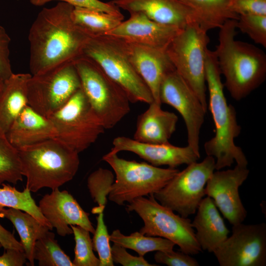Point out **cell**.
Returning <instances> with one entry per match:
<instances>
[{"label":"cell","instance_id":"cell-11","mask_svg":"<svg viewBox=\"0 0 266 266\" xmlns=\"http://www.w3.org/2000/svg\"><path fill=\"white\" fill-rule=\"evenodd\" d=\"M215 169V160L207 156L202 161L191 163L179 171L163 188L155 192V199L163 205L188 218L197 212L205 196L204 188Z\"/></svg>","mask_w":266,"mask_h":266},{"label":"cell","instance_id":"cell-34","mask_svg":"<svg viewBox=\"0 0 266 266\" xmlns=\"http://www.w3.org/2000/svg\"><path fill=\"white\" fill-rule=\"evenodd\" d=\"M103 211L99 213L97 227L92 239L93 250L98 252L100 266H113L111 257L110 238L107 227L103 220Z\"/></svg>","mask_w":266,"mask_h":266},{"label":"cell","instance_id":"cell-18","mask_svg":"<svg viewBox=\"0 0 266 266\" xmlns=\"http://www.w3.org/2000/svg\"><path fill=\"white\" fill-rule=\"evenodd\" d=\"M181 30L155 22L141 13H132L128 20L122 21L105 35L126 42L166 50Z\"/></svg>","mask_w":266,"mask_h":266},{"label":"cell","instance_id":"cell-23","mask_svg":"<svg viewBox=\"0 0 266 266\" xmlns=\"http://www.w3.org/2000/svg\"><path fill=\"white\" fill-rule=\"evenodd\" d=\"M137 118L133 139L141 142L165 144L175 132L178 117L173 112L164 110L154 101Z\"/></svg>","mask_w":266,"mask_h":266},{"label":"cell","instance_id":"cell-16","mask_svg":"<svg viewBox=\"0 0 266 266\" xmlns=\"http://www.w3.org/2000/svg\"><path fill=\"white\" fill-rule=\"evenodd\" d=\"M40 211L57 233L65 236L72 233L70 225L79 226L94 233L95 229L85 212L67 191L59 188L45 195L39 201Z\"/></svg>","mask_w":266,"mask_h":266},{"label":"cell","instance_id":"cell-24","mask_svg":"<svg viewBox=\"0 0 266 266\" xmlns=\"http://www.w3.org/2000/svg\"><path fill=\"white\" fill-rule=\"evenodd\" d=\"M32 74L13 73L4 81L0 96V129L5 133L28 105V82Z\"/></svg>","mask_w":266,"mask_h":266},{"label":"cell","instance_id":"cell-29","mask_svg":"<svg viewBox=\"0 0 266 266\" xmlns=\"http://www.w3.org/2000/svg\"><path fill=\"white\" fill-rule=\"evenodd\" d=\"M1 185L0 211L5 207L19 209L29 213L42 224L53 229L32 198L30 191L25 188L21 192L9 184L3 183Z\"/></svg>","mask_w":266,"mask_h":266},{"label":"cell","instance_id":"cell-39","mask_svg":"<svg viewBox=\"0 0 266 266\" xmlns=\"http://www.w3.org/2000/svg\"><path fill=\"white\" fill-rule=\"evenodd\" d=\"M113 262L123 266H156L148 263L142 256H134L129 253L124 247L114 243L111 247Z\"/></svg>","mask_w":266,"mask_h":266},{"label":"cell","instance_id":"cell-38","mask_svg":"<svg viewBox=\"0 0 266 266\" xmlns=\"http://www.w3.org/2000/svg\"><path fill=\"white\" fill-rule=\"evenodd\" d=\"M231 10L239 16L247 14L266 15V0H228Z\"/></svg>","mask_w":266,"mask_h":266},{"label":"cell","instance_id":"cell-15","mask_svg":"<svg viewBox=\"0 0 266 266\" xmlns=\"http://www.w3.org/2000/svg\"><path fill=\"white\" fill-rule=\"evenodd\" d=\"M249 174L247 166L238 165L233 169L217 170L213 172L204 188L205 196L213 200L223 216L232 225L242 223L247 216L238 189Z\"/></svg>","mask_w":266,"mask_h":266},{"label":"cell","instance_id":"cell-30","mask_svg":"<svg viewBox=\"0 0 266 266\" xmlns=\"http://www.w3.org/2000/svg\"><path fill=\"white\" fill-rule=\"evenodd\" d=\"M50 231L36 241L33 251L34 261H38L39 266H74Z\"/></svg>","mask_w":266,"mask_h":266},{"label":"cell","instance_id":"cell-12","mask_svg":"<svg viewBox=\"0 0 266 266\" xmlns=\"http://www.w3.org/2000/svg\"><path fill=\"white\" fill-rule=\"evenodd\" d=\"M81 88L73 62L45 72L32 75L28 82V105L49 117L62 107Z\"/></svg>","mask_w":266,"mask_h":266},{"label":"cell","instance_id":"cell-19","mask_svg":"<svg viewBox=\"0 0 266 266\" xmlns=\"http://www.w3.org/2000/svg\"><path fill=\"white\" fill-rule=\"evenodd\" d=\"M122 41L131 63L149 89L154 101L162 104L159 98L161 83L167 73L175 70L166 50Z\"/></svg>","mask_w":266,"mask_h":266},{"label":"cell","instance_id":"cell-14","mask_svg":"<svg viewBox=\"0 0 266 266\" xmlns=\"http://www.w3.org/2000/svg\"><path fill=\"white\" fill-rule=\"evenodd\" d=\"M159 98L161 103L171 106L182 116L187 131L188 145L200 155V133L207 110L197 96L174 70L163 79Z\"/></svg>","mask_w":266,"mask_h":266},{"label":"cell","instance_id":"cell-43","mask_svg":"<svg viewBox=\"0 0 266 266\" xmlns=\"http://www.w3.org/2000/svg\"><path fill=\"white\" fill-rule=\"evenodd\" d=\"M5 80L0 75V96L3 89Z\"/></svg>","mask_w":266,"mask_h":266},{"label":"cell","instance_id":"cell-33","mask_svg":"<svg viewBox=\"0 0 266 266\" xmlns=\"http://www.w3.org/2000/svg\"><path fill=\"white\" fill-rule=\"evenodd\" d=\"M115 177L112 171L101 167L90 174L87 187L92 198L98 206L105 207Z\"/></svg>","mask_w":266,"mask_h":266},{"label":"cell","instance_id":"cell-2","mask_svg":"<svg viewBox=\"0 0 266 266\" xmlns=\"http://www.w3.org/2000/svg\"><path fill=\"white\" fill-rule=\"evenodd\" d=\"M219 43L214 50L224 86L232 98L240 100L265 81L266 55L251 44L235 40L236 20H229L219 28Z\"/></svg>","mask_w":266,"mask_h":266},{"label":"cell","instance_id":"cell-3","mask_svg":"<svg viewBox=\"0 0 266 266\" xmlns=\"http://www.w3.org/2000/svg\"><path fill=\"white\" fill-rule=\"evenodd\" d=\"M218 61L214 51L207 49L205 62V77L209 92V109L215 125L214 137L204 144L207 156L215 160V169L237 165L247 166L248 161L242 149L236 146L234 139L240 134L236 112L227 101L224 93Z\"/></svg>","mask_w":266,"mask_h":266},{"label":"cell","instance_id":"cell-20","mask_svg":"<svg viewBox=\"0 0 266 266\" xmlns=\"http://www.w3.org/2000/svg\"><path fill=\"white\" fill-rule=\"evenodd\" d=\"M120 9L140 13L157 23L183 29L197 22L193 11L179 0H113Z\"/></svg>","mask_w":266,"mask_h":266},{"label":"cell","instance_id":"cell-7","mask_svg":"<svg viewBox=\"0 0 266 266\" xmlns=\"http://www.w3.org/2000/svg\"><path fill=\"white\" fill-rule=\"evenodd\" d=\"M102 160L113 169L115 177L108 199L119 205L154 194L179 171L176 168H163L146 162L127 160L110 151Z\"/></svg>","mask_w":266,"mask_h":266},{"label":"cell","instance_id":"cell-8","mask_svg":"<svg viewBox=\"0 0 266 266\" xmlns=\"http://www.w3.org/2000/svg\"><path fill=\"white\" fill-rule=\"evenodd\" d=\"M207 32L198 22H193L182 29L166 51L175 70L207 109L205 62L209 38Z\"/></svg>","mask_w":266,"mask_h":266},{"label":"cell","instance_id":"cell-22","mask_svg":"<svg viewBox=\"0 0 266 266\" xmlns=\"http://www.w3.org/2000/svg\"><path fill=\"white\" fill-rule=\"evenodd\" d=\"M197 211L191 222L196 230L197 240L202 250L213 253L227 238L230 231L209 197L202 199Z\"/></svg>","mask_w":266,"mask_h":266},{"label":"cell","instance_id":"cell-40","mask_svg":"<svg viewBox=\"0 0 266 266\" xmlns=\"http://www.w3.org/2000/svg\"><path fill=\"white\" fill-rule=\"evenodd\" d=\"M10 41L5 29L0 25V75L4 80L13 73L9 58Z\"/></svg>","mask_w":266,"mask_h":266},{"label":"cell","instance_id":"cell-32","mask_svg":"<svg viewBox=\"0 0 266 266\" xmlns=\"http://www.w3.org/2000/svg\"><path fill=\"white\" fill-rule=\"evenodd\" d=\"M75 242L74 266H100V261L94 253L90 232L79 226L70 225Z\"/></svg>","mask_w":266,"mask_h":266},{"label":"cell","instance_id":"cell-27","mask_svg":"<svg viewBox=\"0 0 266 266\" xmlns=\"http://www.w3.org/2000/svg\"><path fill=\"white\" fill-rule=\"evenodd\" d=\"M71 17L74 23L90 37L105 35L124 19L123 15L80 7H74Z\"/></svg>","mask_w":266,"mask_h":266},{"label":"cell","instance_id":"cell-5","mask_svg":"<svg viewBox=\"0 0 266 266\" xmlns=\"http://www.w3.org/2000/svg\"><path fill=\"white\" fill-rule=\"evenodd\" d=\"M83 55L94 61L119 85L131 102L150 104L154 101L149 89L131 63L122 40L108 35L90 37Z\"/></svg>","mask_w":266,"mask_h":266},{"label":"cell","instance_id":"cell-9","mask_svg":"<svg viewBox=\"0 0 266 266\" xmlns=\"http://www.w3.org/2000/svg\"><path fill=\"white\" fill-rule=\"evenodd\" d=\"M148 197L136 198L127 205V210L136 212L144 223L139 232L168 239L178 245L180 251L189 255L202 252L191 220L160 203L153 194Z\"/></svg>","mask_w":266,"mask_h":266},{"label":"cell","instance_id":"cell-31","mask_svg":"<svg viewBox=\"0 0 266 266\" xmlns=\"http://www.w3.org/2000/svg\"><path fill=\"white\" fill-rule=\"evenodd\" d=\"M23 176L18 150L0 129V184L7 182L15 185L23 181Z\"/></svg>","mask_w":266,"mask_h":266},{"label":"cell","instance_id":"cell-26","mask_svg":"<svg viewBox=\"0 0 266 266\" xmlns=\"http://www.w3.org/2000/svg\"><path fill=\"white\" fill-rule=\"evenodd\" d=\"M194 13L200 26L208 32L220 28L229 20L239 16L230 9L228 0H179Z\"/></svg>","mask_w":266,"mask_h":266},{"label":"cell","instance_id":"cell-4","mask_svg":"<svg viewBox=\"0 0 266 266\" xmlns=\"http://www.w3.org/2000/svg\"><path fill=\"white\" fill-rule=\"evenodd\" d=\"M18 150L26 188L31 192L59 188L71 180L79 168V154L56 138Z\"/></svg>","mask_w":266,"mask_h":266},{"label":"cell","instance_id":"cell-25","mask_svg":"<svg viewBox=\"0 0 266 266\" xmlns=\"http://www.w3.org/2000/svg\"><path fill=\"white\" fill-rule=\"evenodd\" d=\"M0 218H6L12 223L19 234L30 265L33 266V251L36 241L52 229L29 213L17 209L3 208L0 211Z\"/></svg>","mask_w":266,"mask_h":266},{"label":"cell","instance_id":"cell-17","mask_svg":"<svg viewBox=\"0 0 266 266\" xmlns=\"http://www.w3.org/2000/svg\"><path fill=\"white\" fill-rule=\"evenodd\" d=\"M112 144L110 152L117 154L121 151L130 152L155 166H167L176 168L183 164L188 165L197 162L200 158L190 146L178 147L169 142L147 143L121 136L115 138Z\"/></svg>","mask_w":266,"mask_h":266},{"label":"cell","instance_id":"cell-44","mask_svg":"<svg viewBox=\"0 0 266 266\" xmlns=\"http://www.w3.org/2000/svg\"><path fill=\"white\" fill-rule=\"evenodd\" d=\"M2 247L1 245L0 244V248Z\"/></svg>","mask_w":266,"mask_h":266},{"label":"cell","instance_id":"cell-41","mask_svg":"<svg viewBox=\"0 0 266 266\" xmlns=\"http://www.w3.org/2000/svg\"><path fill=\"white\" fill-rule=\"evenodd\" d=\"M0 256V266H23L28 260L24 251L6 249Z\"/></svg>","mask_w":266,"mask_h":266},{"label":"cell","instance_id":"cell-10","mask_svg":"<svg viewBox=\"0 0 266 266\" xmlns=\"http://www.w3.org/2000/svg\"><path fill=\"white\" fill-rule=\"evenodd\" d=\"M48 117L56 130V138L78 154L96 142L105 130L81 88Z\"/></svg>","mask_w":266,"mask_h":266},{"label":"cell","instance_id":"cell-6","mask_svg":"<svg viewBox=\"0 0 266 266\" xmlns=\"http://www.w3.org/2000/svg\"><path fill=\"white\" fill-rule=\"evenodd\" d=\"M73 63L92 109L105 130L113 128L130 111L127 95L90 58L82 55Z\"/></svg>","mask_w":266,"mask_h":266},{"label":"cell","instance_id":"cell-1","mask_svg":"<svg viewBox=\"0 0 266 266\" xmlns=\"http://www.w3.org/2000/svg\"><path fill=\"white\" fill-rule=\"evenodd\" d=\"M73 8L67 3L59 1L38 13L28 34L32 75L73 62L83 55L84 46L90 37L74 23L71 17Z\"/></svg>","mask_w":266,"mask_h":266},{"label":"cell","instance_id":"cell-37","mask_svg":"<svg viewBox=\"0 0 266 266\" xmlns=\"http://www.w3.org/2000/svg\"><path fill=\"white\" fill-rule=\"evenodd\" d=\"M156 263L168 266H198L196 259L181 251H158L154 255Z\"/></svg>","mask_w":266,"mask_h":266},{"label":"cell","instance_id":"cell-36","mask_svg":"<svg viewBox=\"0 0 266 266\" xmlns=\"http://www.w3.org/2000/svg\"><path fill=\"white\" fill-rule=\"evenodd\" d=\"M54 0L65 2L74 7L87 8L113 15H123L120 8L112 1L105 2L100 0H30V2L34 6H41Z\"/></svg>","mask_w":266,"mask_h":266},{"label":"cell","instance_id":"cell-21","mask_svg":"<svg viewBox=\"0 0 266 266\" xmlns=\"http://www.w3.org/2000/svg\"><path fill=\"white\" fill-rule=\"evenodd\" d=\"M6 135L17 149L56 137L50 119L27 105L11 124Z\"/></svg>","mask_w":266,"mask_h":266},{"label":"cell","instance_id":"cell-13","mask_svg":"<svg viewBox=\"0 0 266 266\" xmlns=\"http://www.w3.org/2000/svg\"><path fill=\"white\" fill-rule=\"evenodd\" d=\"M220 266H265L266 224L239 223L213 253Z\"/></svg>","mask_w":266,"mask_h":266},{"label":"cell","instance_id":"cell-35","mask_svg":"<svg viewBox=\"0 0 266 266\" xmlns=\"http://www.w3.org/2000/svg\"><path fill=\"white\" fill-rule=\"evenodd\" d=\"M236 28L247 34L256 43L266 47V15H240L236 20Z\"/></svg>","mask_w":266,"mask_h":266},{"label":"cell","instance_id":"cell-42","mask_svg":"<svg viewBox=\"0 0 266 266\" xmlns=\"http://www.w3.org/2000/svg\"><path fill=\"white\" fill-rule=\"evenodd\" d=\"M0 244L4 249H15L24 251L20 242L15 238L13 233L5 229L0 224Z\"/></svg>","mask_w":266,"mask_h":266},{"label":"cell","instance_id":"cell-28","mask_svg":"<svg viewBox=\"0 0 266 266\" xmlns=\"http://www.w3.org/2000/svg\"><path fill=\"white\" fill-rule=\"evenodd\" d=\"M110 241L120 245L126 249L135 251L139 256L144 257L152 251H170L175 245L172 241L161 237L148 236L139 232L126 235L117 229L109 236Z\"/></svg>","mask_w":266,"mask_h":266}]
</instances>
